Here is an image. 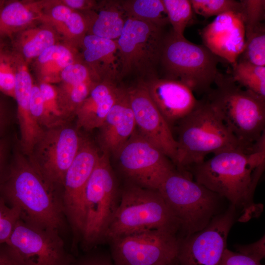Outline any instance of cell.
<instances>
[{
    "label": "cell",
    "instance_id": "obj_33",
    "mask_svg": "<svg viewBox=\"0 0 265 265\" xmlns=\"http://www.w3.org/2000/svg\"><path fill=\"white\" fill-rule=\"evenodd\" d=\"M172 31L176 34L184 36V32L192 20L193 10L190 0H162Z\"/></svg>",
    "mask_w": 265,
    "mask_h": 265
},
{
    "label": "cell",
    "instance_id": "obj_2",
    "mask_svg": "<svg viewBox=\"0 0 265 265\" xmlns=\"http://www.w3.org/2000/svg\"><path fill=\"white\" fill-rule=\"evenodd\" d=\"M265 143L252 152L231 150L188 167L196 182L228 200L232 205L246 207L252 201L265 161Z\"/></svg>",
    "mask_w": 265,
    "mask_h": 265
},
{
    "label": "cell",
    "instance_id": "obj_32",
    "mask_svg": "<svg viewBox=\"0 0 265 265\" xmlns=\"http://www.w3.org/2000/svg\"><path fill=\"white\" fill-rule=\"evenodd\" d=\"M18 55L11 47L0 46V93L14 100Z\"/></svg>",
    "mask_w": 265,
    "mask_h": 265
},
{
    "label": "cell",
    "instance_id": "obj_20",
    "mask_svg": "<svg viewBox=\"0 0 265 265\" xmlns=\"http://www.w3.org/2000/svg\"><path fill=\"white\" fill-rule=\"evenodd\" d=\"M29 64L18 57L15 77V98L22 152L28 156L43 132L33 118L29 106L31 89L34 84L28 69Z\"/></svg>",
    "mask_w": 265,
    "mask_h": 265
},
{
    "label": "cell",
    "instance_id": "obj_34",
    "mask_svg": "<svg viewBox=\"0 0 265 265\" xmlns=\"http://www.w3.org/2000/svg\"><path fill=\"white\" fill-rule=\"evenodd\" d=\"M45 107L58 125L69 123L68 115L55 84L37 82Z\"/></svg>",
    "mask_w": 265,
    "mask_h": 265
},
{
    "label": "cell",
    "instance_id": "obj_25",
    "mask_svg": "<svg viewBox=\"0 0 265 265\" xmlns=\"http://www.w3.org/2000/svg\"><path fill=\"white\" fill-rule=\"evenodd\" d=\"M79 49L63 41L46 49L32 62L38 82L57 84L69 65L81 60Z\"/></svg>",
    "mask_w": 265,
    "mask_h": 265
},
{
    "label": "cell",
    "instance_id": "obj_26",
    "mask_svg": "<svg viewBox=\"0 0 265 265\" xmlns=\"http://www.w3.org/2000/svg\"><path fill=\"white\" fill-rule=\"evenodd\" d=\"M10 39L13 50L28 64L46 49L62 41L52 26L41 21L14 34Z\"/></svg>",
    "mask_w": 265,
    "mask_h": 265
},
{
    "label": "cell",
    "instance_id": "obj_43",
    "mask_svg": "<svg viewBox=\"0 0 265 265\" xmlns=\"http://www.w3.org/2000/svg\"><path fill=\"white\" fill-rule=\"evenodd\" d=\"M265 236L255 242L236 246L238 252L261 261L265 256Z\"/></svg>",
    "mask_w": 265,
    "mask_h": 265
},
{
    "label": "cell",
    "instance_id": "obj_28",
    "mask_svg": "<svg viewBox=\"0 0 265 265\" xmlns=\"http://www.w3.org/2000/svg\"><path fill=\"white\" fill-rule=\"evenodd\" d=\"M120 3L127 18L162 28L169 23L162 0H121Z\"/></svg>",
    "mask_w": 265,
    "mask_h": 265
},
{
    "label": "cell",
    "instance_id": "obj_44",
    "mask_svg": "<svg viewBox=\"0 0 265 265\" xmlns=\"http://www.w3.org/2000/svg\"><path fill=\"white\" fill-rule=\"evenodd\" d=\"M10 148L8 136L0 140V186L4 179L10 161Z\"/></svg>",
    "mask_w": 265,
    "mask_h": 265
},
{
    "label": "cell",
    "instance_id": "obj_24",
    "mask_svg": "<svg viewBox=\"0 0 265 265\" xmlns=\"http://www.w3.org/2000/svg\"><path fill=\"white\" fill-rule=\"evenodd\" d=\"M46 0H6L0 8V38L41 22Z\"/></svg>",
    "mask_w": 265,
    "mask_h": 265
},
{
    "label": "cell",
    "instance_id": "obj_47",
    "mask_svg": "<svg viewBox=\"0 0 265 265\" xmlns=\"http://www.w3.org/2000/svg\"><path fill=\"white\" fill-rule=\"evenodd\" d=\"M5 1V0H0V8L3 5Z\"/></svg>",
    "mask_w": 265,
    "mask_h": 265
},
{
    "label": "cell",
    "instance_id": "obj_29",
    "mask_svg": "<svg viewBox=\"0 0 265 265\" xmlns=\"http://www.w3.org/2000/svg\"><path fill=\"white\" fill-rule=\"evenodd\" d=\"M232 65L233 80L242 88L265 98V66L240 60Z\"/></svg>",
    "mask_w": 265,
    "mask_h": 265
},
{
    "label": "cell",
    "instance_id": "obj_17",
    "mask_svg": "<svg viewBox=\"0 0 265 265\" xmlns=\"http://www.w3.org/2000/svg\"><path fill=\"white\" fill-rule=\"evenodd\" d=\"M203 45L220 58L233 64L245 46V27L240 12L229 11L215 17L201 32Z\"/></svg>",
    "mask_w": 265,
    "mask_h": 265
},
{
    "label": "cell",
    "instance_id": "obj_40",
    "mask_svg": "<svg viewBox=\"0 0 265 265\" xmlns=\"http://www.w3.org/2000/svg\"><path fill=\"white\" fill-rule=\"evenodd\" d=\"M83 252L75 258L70 265H115L110 252L97 247Z\"/></svg>",
    "mask_w": 265,
    "mask_h": 265
},
{
    "label": "cell",
    "instance_id": "obj_27",
    "mask_svg": "<svg viewBox=\"0 0 265 265\" xmlns=\"http://www.w3.org/2000/svg\"><path fill=\"white\" fill-rule=\"evenodd\" d=\"M82 13L87 23V34L113 40L120 36L127 19L120 0L98 1L93 9Z\"/></svg>",
    "mask_w": 265,
    "mask_h": 265
},
{
    "label": "cell",
    "instance_id": "obj_7",
    "mask_svg": "<svg viewBox=\"0 0 265 265\" xmlns=\"http://www.w3.org/2000/svg\"><path fill=\"white\" fill-rule=\"evenodd\" d=\"M177 233V220L158 190L127 182L106 235V243L113 238L149 230Z\"/></svg>",
    "mask_w": 265,
    "mask_h": 265
},
{
    "label": "cell",
    "instance_id": "obj_12",
    "mask_svg": "<svg viewBox=\"0 0 265 265\" xmlns=\"http://www.w3.org/2000/svg\"><path fill=\"white\" fill-rule=\"evenodd\" d=\"M101 155L89 140L82 138L77 155L64 179L61 199L72 234L71 251L77 253L85 221L84 191Z\"/></svg>",
    "mask_w": 265,
    "mask_h": 265
},
{
    "label": "cell",
    "instance_id": "obj_31",
    "mask_svg": "<svg viewBox=\"0 0 265 265\" xmlns=\"http://www.w3.org/2000/svg\"><path fill=\"white\" fill-rule=\"evenodd\" d=\"M100 81L90 80L76 84H56L64 106L72 119L93 87Z\"/></svg>",
    "mask_w": 265,
    "mask_h": 265
},
{
    "label": "cell",
    "instance_id": "obj_35",
    "mask_svg": "<svg viewBox=\"0 0 265 265\" xmlns=\"http://www.w3.org/2000/svg\"><path fill=\"white\" fill-rule=\"evenodd\" d=\"M193 12L205 18L217 16L229 11L241 13L240 1L234 0H190Z\"/></svg>",
    "mask_w": 265,
    "mask_h": 265
},
{
    "label": "cell",
    "instance_id": "obj_16",
    "mask_svg": "<svg viewBox=\"0 0 265 265\" xmlns=\"http://www.w3.org/2000/svg\"><path fill=\"white\" fill-rule=\"evenodd\" d=\"M126 89L137 131L175 165L177 142L172 129L150 98L143 80Z\"/></svg>",
    "mask_w": 265,
    "mask_h": 265
},
{
    "label": "cell",
    "instance_id": "obj_15",
    "mask_svg": "<svg viewBox=\"0 0 265 265\" xmlns=\"http://www.w3.org/2000/svg\"><path fill=\"white\" fill-rule=\"evenodd\" d=\"M236 207L231 204L203 229L179 238L177 265H219L228 234L235 221Z\"/></svg>",
    "mask_w": 265,
    "mask_h": 265
},
{
    "label": "cell",
    "instance_id": "obj_23",
    "mask_svg": "<svg viewBox=\"0 0 265 265\" xmlns=\"http://www.w3.org/2000/svg\"><path fill=\"white\" fill-rule=\"evenodd\" d=\"M41 21L52 26L62 41L80 49L87 32L83 13L73 10L58 0H46Z\"/></svg>",
    "mask_w": 265,
    "mask_h": 265
},
{
    "label": "cell",
    "instance_id": "obj_46",
    "mask_svg": "<svg viewBox=\"0 0 265 265\" xmlns=\"http://www.w3.org/2000/svg\"><path fill=\"white\" fill-rule=\"evenodd\" d=\"M0 265H22L6 243L0 244Z\"/></svg>",
    "mask_w": 265,
    "mask_h": 265
},
{
    "label": "cell",
    "instance_id": "obj_49",
    "mask_svg": "<svg viewBox=\"0 0 265 265\" xmlns=\"http://www.w3.org/2000/svg\"><path fill=\"white\" fill-rule=\"evenodd\" d=\"M177 265L176 263L174 264H166V265Z\"/></svg>",
    "mask_w": 265,
    "mask_h": 265
},
{
    "label": "cell",
    "instance_id": "obj_6",
    "mask_svg": "<svg viewBox=\"0 0 265 265\" xmlns=\"http://www.w3.org/2000/svg\"><path fill=\"white\" fill-rule=\"evenodd\" d=\"M220 58L203 45L196 44L172 30L165 34L159 66L162 78L182 82L193 92L208 93L220 74Z\"/></svg>",
    "mask_w": 265,
    "mask_h": 265
},
{
    "label": "cell",
    "instance_id": "obj_14",
    "mask_svg": "<svg viewBox=\"0 0 265 265\" xmlns=\"http://www.w3.org/2000/svg\"><path fill=\"white\" fill-rule=\"evenodd\" d=\"M6 243L22 265H70L75 258L59 231L21 217Z\"/></svg>",
    "mask_w": 265,
    "mask_h": 265
},
{
    "label": "cell",
    "instance_id": "obj_18",
    "mask_svg": "<svg viewBox=\"0 0 265 265\" xmlns=\"http://www.w3.org/2000/svg\"><path fill=\"white\" fill-rule=\"evenodd\" d=\"M143 81L150 98L171 129L199 103L193 91L181 82L158 76Z\"/></svg>",
    "mask_w": 265,
    "mask_h": 265
},
{
    "label": "cell",
    "instance_id": "obj_38",
    "mask_svg": "<svg viewBox=\"0 0 265 265\" xmlns=\"http://www.w3.org/2000/svg\"><path fill=\"white\" fill-rule=\"evenodd\" d=\"M20 217V209L9 206L0 196V244L7 242Z\"/></svg>",
    "mask_w": 265,
    "mask_h": 265
},
{
    "label": "cell",
    "instance_id": "obj_5",
    "mask_svg": "<svg viewBox=\"0 0 265 265\" xmlns=\"http://www.w3.org/2000/svg\"><path fill=\"white\" fill-rule=\"evenodd\" d=\"M158 190L178 222L183 237L202 230L221 213L224 198L193 180L187 172L176 170Z\"/></svg>",
    "mask_w": 265,
    "mask_h": 265
},
{
    "label": "cell",
    "instance_id": "obj_36",
    "mask_svg": "<svg viewBox=\"0 0 265 265\" xmlns=\"http://www.w3.org/2000/svg\"><path fill=\"white\" fill-rule=\"evenodd\" d=\"M29 106L33 118L42 129L59 126L47 111L37 83H34L33 85Z\"/></svg>",
    "mask_w": 265,
    "mask_h": 265
},
{
    "label": "cell",
    "instance_id": "obj_8",
    "mask_svg": "<svg viewBox=\"0 0 265 265\" xmlns=\"http://www.w3.org/2000/svg\"><path fill=\"white\" fill-rule=\"evenodd\" d=\"M121 194L109 155L102 153L84 191L85 221L79 245L83 252L106 243V235Z\"/></svg>",
    "mask_w": 265,
    "mask_h": 265
},
{
    "label": "cell",
    "instance_id": "obj_39",
    "mask_svg": "<svg viewBox=\"0 0 265 265\" xmlns=\"http://www.w3.org/2000/svg\"><path fill=\"white\" fill-rule=\"evenodd\" d=\"M240 2L245 31L263 23L265 18V0H241Z\"/></svg>",
    "mask_w": 265,
    "mask_h": 265
},
{
    "label": "cell",
    "instance_id": "obj_22",
    "mask_svg": "<svg viewBox=\"0 0 265 265\" xmlns=\"http://www.w3.org/2000/svg\"><path fill=\"white\" fill-rule=\"evenodd\" d=\"M121 89L116 81L103 80L99 82L76 112V128L86 131L99 129Z\"/></svg>",
    "mask_w": 265,
    "mask_h": 265
},
{
    "label": "cell",
    "instance_id": "obj_3",
    "mask_svg": "<svg viewBox=\"0 0 265 265\" xmlns=\"http://www.w3.org/2000/svg\"><path fill=\"white\" fill-rule=\"evenodd\" d=\"M214 84L207 100L244 149L253 151L265 134V98L221 73Z\"/></svg>",
    "mask_w": 265,
    "mask_h": 265
},
{
    "label": "cell",
    "instance_id": "obj_10",
    "mask_svg": "<svg viewBox=\"0 0 265 265\" xmlns=\"http://www.w3.org/2000/svg\"><path fill=\"white\" fill-rule=\"evenodd\" d=\"M82 139L69 123L44 129L26 156L44 180L60 196L65 174Z\"/></svg>",
    "mask_w": 265,
    "mask_h": 265
},
{
    "label": "cell",
    "instance_id": "obj_45",
    "mask_svg": "<svg viewBox=\"0 0 265 265\" xmlns=\"http://www.w3.org/2000/svg\"><path fill=\"white\" fill-rule=\"evenodd\" d=\"M65 6L77 11L84 12L93 9L97 5L95 0H58Z\"/></svg>",
    "mask_w": 265,
    "mask_h": 265
},
{
    "label": "cell",
    "instance_id": "obj_41",
    "mask_svg": "<svg viewBox=\"0 0 265 265\" xmlns=\"http://www.w3.org/2000/svg\"><path fill=\"white\" fill-rule=\"evenodd\" d=\"M12 98L0 93V140L8 136L7 132L13 118Z\"/></svg>",
    "mask_w": 265,
    "mask_h": 265
},
{
    "label": "cell",
    "instance_id": "obj_30",
    "mask_svg": "<svg viewBox=\"0 0 265 265\" xmlns=\"http://www.w3.org/2000/svg\"><path fill=\"white\" fill-rule=\"evenodd\" d=\"M238 60L265 66V26L263 23L245 31L244 48Z\"/></svg>",
    "mask_w": 265,
    "mask_h": 265
},
{
    "label": "cell",
    "instance_id": "obj_48",
    "mask_svg": "<svg viewBox=\"0 0 265 265\" xmlns=\"http://www.w3.org/2000/svg\"><path fill=\"white\" fill-rule=\"evenodd\" d=\"M3 39L0 38V46L4 43Z\"/></svg>",
    "mask_w": 265,
    "mask_h": 265
},
{
    "label": "cell",
    "instance_id": "obj_9",
    "mask_svg": "<svg viewBox=\"0 0 265 265\" xmlns=\"http://www.w3.org/2000/svg\"><path fill=\"white\" fill-rule=\"evenodd\" d=\"M163 28L129 18L116 40L120 58L119 79L131 74L146 79L157 77Z\"/></svg>",
    "mask_w": 265,
    "mask_h": 265
},
{
    "label": "cell",
    "instance_id": "obj_4",
    "mask_svg": "<svg viewBox=\"0 0 265 265\" xmlns=\"http://www.w3.org/2000/svg\"><path fill=\"white\" fill-rule=\"evenodd\" d=\"M178 124L175 165L180 172H186L210 154L231 150L250 152L229 130L207 100L199 101L196 108Z\"/></svg>",
    "mask_w": 265,
    "mask_h": 265
},
{
    "label": "cell",
    "instance_id": "obj_37",
    "mask_svg": "<svg viewBox=\"0 0 265 265\" xmlns=\"http://www.w3.org/2000/svg\"><path fill=\"white\" fill-rule=\"evenodd\" d=\"M90 80L101 81L81 60L69 65L64 69L61 75L60 83L76 84Z\"/></svg>",
    "mask_w": 265,
    "mask_h": 265
},
{
    "label": "cell",
    "instance_id": "obj_21",
    "mask_svg": "<svg viewBox=\"0 0 265 265\" xmlns=\"http://www.w3.org/2000/svg\"><path fill=\"white\" fill-rule=\"evenodd\" d=\"M80 49L82 61L100 80L119 79L120 63L116 40L87 34Z\"/></svg>",
    "mask_w": 265,
    "mask_h": 265
},
{
    "label": "cell",
    "instance_id": "obj_11",
    "mask_svg": "<svg viewBox=\"0 0 265 265\" xmlns=\"http://www.w3.org/2000/svg\"><path fill=\"white\" fill-rule=\"evenodd\" d=\"M179 238L177 233L149 230L109 240L115 265H160L176 263Z\"/></svg>",
    "mask_w": 265,
    "mask_h": 265
},
{
    "label": "cell",
    "instance_id": "obj_19",
    "mask_svg": "<svg viewBox=\"0 0 265 265\" xmlns=\"http://www.w3.org/2000/svg\"><path fill=\"white\" fill-rule=\"evenodd\" d=\"M98 140L103 153L116 155L136 130L126 88H122L99 128Z\"/></svg>",
    "mask_w": 265,
    "mask_h": 265
},
{
    "label": "cell",
    "instance_id": "obj_13",
    "mask_svg": "<svg viewBox=\"0 0 265 265\" xmlns=\"http://www.w3.org/2000/svg\"><path fill=\"white\" fill-rule=\"evenodd\" d=\"M120 170L128 183L158 190L177 169L159 149L135 130L116 154Z\"/></svg>",
    "mask_w": 265,
    "mask_h": 265
},
{
    "label": "cell",
    "instance_id": "obj_42",
    "mask_svg": "<svg viewBox=\"0 0 265 265\" xmlns=\"http://www.w3.org/2000/svg\"><path fill=\"white\" fill-rule=\"evenodd\" d=\"M219 265H262L261 261L226 248Z\"/></svg>",
    "mask_w": 265,
    "mask_h": 265
},
{
    "label": "cell",
    "instance_id": "obj_1",
    "mask_svg": "<svg viewBox=\"0 0 265 265\" xmlns=\"http://www.w3.org/2000/svg\"><path fill=\"white\" fill-rule=\"evenodd\" d=\"M0 196L21 211V217L61 234L68 225L60 195L42 178L27 157L18 150L11 158Z\"/></svg>",
    "mask_w": 265,
    "mask_h": 265
}]
</instances>
